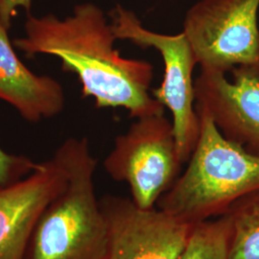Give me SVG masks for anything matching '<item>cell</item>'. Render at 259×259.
I'll return each instance as SVG.
<instances>
[{
    "mask_svg": "<svg viewBox=\"0 0 259 259\" xmlns=\"http://www.w3.org/2000/svg\"><path fill=\"white\" fill-rule=\"evenodd\" d=\"M226 214L232 227L230 259H259V190L237 201Z\"/></svg>",
    "mask_w": 259,
    "mask_h": 259,
    "instance_id": "cell-11",
    "label": "cell"
},
{
    "mask_svg": "<svg viewBox=\"0 0 259 259\" xmlns=\"http://www.w3.org/2000/svg\"><path fill=\"white\" fill-rule=\"evenodd\" d=\"M100 204L108 231L107 259L180 258L193 225L119 196H104Z\"/></svg>",
    "mask_w": 259,
    "mask_h": 259,
    "instance_id": "cell-7",
    "label": "cell"
},
{
    "mask_svg": "<svg viewBox=\"0 0 259 259\" xmlns=\"http://www.w3.org/2000/svg\"><path fill=\"white\" fill-rule=\"evenodd\" d=\"M65 183V166L54 154L23 180L0 189V259H25L39 216Z\"/></svg>",
    "mask_w": 259,
    "mask_h": 259,
    "instance_id": "cell-9",
    "label": "cell"
},
{
    "mask_svg": "<svg viewBox=\"0 0 259 259\" xmlns=\"http://www.w3.org/2000/svg\"><path fill=\"white\" fill-rule=\"evenodd\" d=\"M117 39L143 48L153 47L164 64L160 85L153 91L154 98L172 112L177 149L182 163L188 161L200 136V116L195 108L193 70L197 65L193 51L183 32L166 35L142 25L131 10L116 5L109 14Z\"/></svg>",
    "mask_w": 259,
    "mask_h": 259,
    "instance_id": "cell-4",
    "label": "cell"
},
{
    "mask_svg": "<svg viewBox=\"0 0 259 259\" xmlns=\"http://www.w3.org/2000/svg\"><path fill=\"white\" fill-rule=\"evenodd\" d=\"M226 74L201 71L194 81L195 108L208 114L223 136L259 156V70L239 66Z\"/></svg>",
    "mask_w": 259,
    "mask_h": 259,
    "instance_id": "cell-8",
    "label": "cell"
},
{
    "mask_svg": "<svg viewBox=\"0 0 259 259\" xmlns=\"http://www.w3.org/2000/svg\"><path fill=\"white\" fill-rule=\"evenodd\" d=\"M37 164L30 157L10 154L0 147V189L26 178L35 170Z\"/></svg>",
    "mask_w": 259,
    "mask_h": 259,
    "instance_id": "cell-13",
    "label": "cell"
},
{
    "mask_svg": "<svg viewBox=\"0 0 259 259\" xmlns=\"http://www.w3.org/2000/svg\"><path fill=\"white\" fill-rule=\"evenodd\" d=\"M24 31L25 36L13 45L30 58L44 54L59 59L64 71L77 76L83 97L93 98L96 108H124L138 119L164 114V106L149 93L153 66L120 55L111 21L96 4H78L64 19L29 14Z\"/></svg>",
    "mask_w": 259,
    "mask_h": 259,
    "instance_id": "cell-1",
    "label": "cell"
},
{
    "mask_svg": "<svg viewBox=\"0 0 259 259\" xmlns=\"http://www.w3.org/2000/svg\"><path fill=\"white\" fill-rule=\"evenodd\" d=\"M231 234L227 214L195 224L179 259H230Z\"/></svg>",
    "mask_w": 259,
    "mask_h": 259,
    "instance_id": "cell-12",
    "label": "cell"
},
{
    "mask_svg": "<svg viewBox=\"0 0 259 259\" xmlns=\"http://www.w3.org/2000/svg\"><path fill=\"white\" fill-rule=\"evenodd\" d=\"M259 0H199L187 10L183 33L201 71L259 70Z\"/></svg>",
    "mask_w": 259,
    "mask_h": 259,
    "instance_id": "cell-5",
    "label": "cell"
},
{
    "mask_svg": "<svg viewBox=\"0 0 259 259\" xmlns=\"http://www.w3.org/2000/svg\"><path fill=\"white\" fill-rule=\"evenodd\" d=\"M20 8L29 15L32 10V0H0V22L10 29L13 19Z\"/></svg>",
    "mask_w": 259,
    "mask_h": 259,
    "instance_id": "cell-14",
    "label": "cell"
},
{
    "mask_svg": "<svg viewBox=\"0 0 259 259\" xmlns=\"http://www.w3.org/2000/svg\"><path fill=\"white\" fill-rule=\"evenodd\" d=\"M0 22V99L14 107L29 122L60 114L65 108V93L54 78L32 72L17 55Z\"/></svg>",
    "mask_w": 259,
    "mask_h": 259,
    "instance_id": "cell-10",
    "label": "cell"
},
{
    "mask_svg": "<svg viewBox=\"0 0 259 259\" xmlns=\"http://www.w3.org/2000/svg\"><path fill=\"white\" fill-rule=\"evenodd\" d=\"M55 154L66 183L39 216L25 259H107V224L94 186L97 160L89 140L66 139Z\"/></svg>",
    "mask_w": 259,
    "mask_h": 259,
    "instance_id": "cell-2",
    "label": "cell"
},
{
    "mask_svg": "<svg viewBox=\"0 0 259 259\" xmlns=\"http://www.w3.org/2000/svg\"><path fill=\"white\" fill-rule=\"evenodd\" d=\"M196 111L200 136L188 166L157 202L160 209L191 225L222 216L259 190V156L226 139L208 114Z\"/></svg>",
    "mask_w": 259,
    "mask_h": 259,
    "instance_id": "cell-3",
    "label": "cell"
},
{
    "mask_svg": "<svg viewBox=\"0 0 259 259\" xmlns=\"http://www.w3.org/2000/svg\"><path fill=\"white\" fill-rule=\"evenodd\" d=\"M182 161L172 121L164 114L141 117L118 136L104 160V168L117 182L129 185L132 200L153 208L176 181Z\"/></svg>",
    "mask_w": 259,
    "mask_h": 259,
    "instance_id": "cell-6",
    "label": "cell"
}]
</instances>
